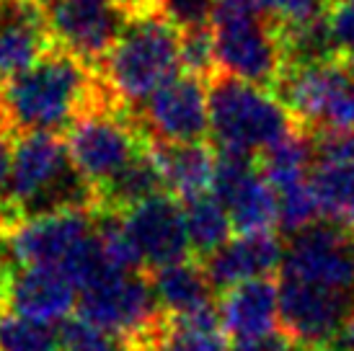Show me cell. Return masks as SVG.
I'll return each mask as SVG.
<instances>
[{
    "label": "cell",
    "instance_id": "obj_1",
    "mask_svg": "<svg viewBox=\"0 0 354 351\" xmlns=\"http://www.w3.org/2000/svg\"><path fill=\"white\" fill-rule=\"evenodd\" d=\"M117 101L99 70L55 47L29 70L0 83V122L13 135L73 127L86 111Z\"/></svg>",
    "mask_w": 354,
    "mask_h": 351
},
{
    "label": "cell",
    "instance_id": "obj_2",
    "mask_svg": "<svg viewBox=\"0 0 354 351\" xmlns=\"http://www.w3.org/2000/svg\"><path fill=\"white\" fill-rule=\"evenodd\" d=\"M0 205L13 225L59 209H96L91 184L75 171L65 140L29 132L13 142V160Z\"/></svg>",
    "mask_w": 354,
    "mask_h": 351
},
{
    "label": "cell",
    "instance_id": "obj_3",
    "mask_svg": "<svg viewBox=\"0 0 354 351\" xmlns=\"http://www.w3.org/2000/svg\"><path fill=\"white\" fill-rule=\"evenodd\" d=\"M181 70V31L156 8L129 13L117 44L101 65V78L122 106L135 111Z\"/></svg>",
    "mask_w": 354,
    "mask_h": 351
},
{
    "label": "cell",
    "instance_id": "obj_4",
    "mask_svg": "<svg viewBox=\"0 0 354 351\" xmlns=\"http://www.w3.org/2000/svg\"><path fill=\"white\" fill-rule=\"evenodd\" d=\"M297 129L274 91L217 73L209 78V137L217 150L259 158Z\"/></svg>",
    "mask_w": 354,
    "mask_h": 351
},
{
    "label": "cell",
    "instance_id": "obj_5",
    "mask_svg": "<svg viewBox=\"0 0 354 351\" xmlns=\"http://www.w3.org/2000/svg\"><path fill=\"white\" fill-rule=\"evenodd\" d=\"M272 91L308 135L354 132V62L349 59L287 65Z\"/></svg>",
    "mask_w": 354,
    "mask_h": 351
},
{
    "label": "cell",
    "instance_id": "obj_6",
    "mask_svg": "<svg viewBox=\"0 0 354 351\" xmlns=\"http://www.w3.org/2000/svg\"><path fill=\"white\" fill-rule=\"evenodd\" d=\"M217 70L256 86H274L287 65L282 37L254 0H217L212 16Z\"/></svg>",
    "mask_w": 354,
    "mask_h": 351
},
{
    "label": "cell",
    "instance_id": "obj_7",
    "mask_svg": "<svg viewBox=\"0 0 354 351\" xmlns=\"http://www.w3.org/2000/svg\"><path fill=\"white\" fill-rule=\"evenodd\" d=\"M65 145L75 171L96 191L148 150V137L127 106L104 101L68 129Z\"/></svg>",
    "mask_w": 354,
    "mask_h": 351
},
{
    "label": "cell",
    "instance_id": "obj_8",
    "mask_svg": "<svg viewBox=\"0 0 354 351\" xmlns=\"http://www.w3.org/2000/svg\"><path fill=\"white\" fill-rule=\"evenodd\" d=\"M78 315L129 341H140L163 321L148 276L119 269H106L78 290Z\"/></svg>",
    "mask_w": 354,
    "mask_h": 351
},
{
    "label": "cell",
    "instance_id": "obj_9",
    "mask_svg": "<svg viewBox=\"0 0 354 351\" xmlns=\"http://www.w3.org/2000/svg\"><path fill=\"white\" fill-rule=\"evenodd\" d=\"M55 44L99 70L117 44L129 13L117 0H37Z\"/></svg>",
    "mask_w": 354,
    "mask_h": 351
},
{
    "label": "cell",
    "instance_id": "obj_10",
    "mask_svg": "<svg viewBox=\"0 0 354 351\" xmlns=\"http://www.w3.org/2000/svg\"><path fill=\"white\" fill-rule=\"evenodd\" d=\"M282 276L318 284L354 300V230L339 222H315L290 235Z\"/></svg>",
    "mask_w": 354,
    "mask_h": 351
},
{
    "label": "cell",
    "instance_id": "obj_11",
    "mask_svg": "<svg viewBox=\"0 0 354 351\" xmlns=\"http://www.w3.org/2000/svg\"><path fill=\"white\" fill-rule=\"evenodd\" d=\"M132 114L150 142H205L209 135V86L189 73L176 75Z\"/></svg>",
    "mask_w": 354,
    "mask_h": 351
},
{
    "label": "cell",
    "instance_id": "obj_12",
    "mask_svg": "<svg viewBox=\"0 0 354 351\" xmlns=\"http://www.w3.org/2000/svg\"><path fill=\"white\" fill-rule=\"evenodd\" d=\"M209 194L227 209V217L233 222V233H274L277 194L261 176L259 158L230 153V150H217Z\"/></svg>",
    "mask_w": 354,
    "mask_h": 351
},
{
    "label": "cell",
    "instance_id": "obj_13",
    "mask_svg": "<svg viewBox=\"0 0 354 351\" xmlns=\"http://www.w3.org/2000/svg\"><path fill=\"white\" fill-rule=\"evenodd\" d=\"M96 230V209H59L21 220L0 235L3 251L16 266H62Z\"/></svg>",
    "mask_w": 354,
    "mask_h": 351
},
{
    "label": "cell",
    "instance_id": "obj_14",
    "mask_svg": "<svg viewBox=\"0 0 354 351\" xmlns=\"http://www.w3.org/2000/svg\"><path fill=\"white\" fill-rule=\"evenodd\" d=\"M352 310V297L279 274V323L297 346L326 349Z\"/></svg>",
    "mask_w": 354,
    "mask_h": 351
},
{
    "label": "cell",
    "instance_id": "obj_15",
    "mask_svg": "<svg viewBox=\"0 0 354 351\" xmlns=\"http://www.w3.org/2000/svg\"><path fill=\"white\" fill-rule=\"evenodd\" d=\"M119 217L148 272L187 261L192 254L187 215L176 196L158 194Z\"/></svg>",
    "mask_w": 354,
    "mask_h": 351
},
{
    "label": "cell",
    "instance_id": "obj_16",
    "mask_svg": "<svg viewBox=\"0 0 354 351\" xmlns=\"http://www.w3.org/2000/svg\"><path fill=\"white\" fill-rule=\"evenodd\" d=\"M75 297V284L57 266H19L3 284L0 310L55 325L70 318Z\"/></svg>",
    "mask_w": 354,
    "mask_h": 351
},
{
    "label": "cell",
    "instance_id": "obj_17",
    "mask_svg": "<svg viewBox=\"0 0 354 351\" xmlns=\"http://www.w3.org/2000/svg\"><path fill=\"white\" fill-rule=\"evenodd\" d=\"M310 186L321 215L354 230V132L315 137Z\"/></svg>",
    "mask_w": 354,
    "mask_h": 351
},
{
    "label": "cell",
    "instance_id": "obj_18",
    "mask_svg": "<svg viewBox=\"0 0 354 351\" xmlns=\"http://www.w3.org/2000/svg\"><path fill=\"white\" fill-rule=\"evenodd\" d=\"M55 47L37 0H0V83L29 70Z\"/></svg>",
    "mask_w": 354,
    "mask_h": 351
},
{
    "label": "cell",
    "instance_id": "obj_19",
    "mask_svg": "<svg viewBox=\"0 0 354 351\" xmlns=\"http://www.w3.org/2000/svg\"><path fill=\"white\" fill-rule=\"evenodd\" d=\"M282 258L285 248L274 233H256L227 240L223 248L207 256L202 266L217 292H225L236 284L269 279V274L279 269Z\"/></svg>",
    "mask_w": 354,
    "mask_h": 351
},
{
    "label": "cell",
    "instance_id": "obj_20",
    "mask_svg": "<svg viewBox=\"0 0 354 351\" xmlns=\"http://www.w3.org/2000/svg\"><path fill=\"white\" fill-rule=\"evenodd\" d=\"M217 312L225 336L233 341L256 339L277 331L279 321V284L272 279H254L220 292Z\"/></svg>",
    "mask_w": 354,
    "mask_h": 351
},
{
    "label": "cell",
    "instance_id": "obj_21",
    "mask_svg": "<svg viewBox=\"0 0 354 351\" xmlns=\"http://www.w3.org/2000/svg\"><path fill=\"white\" fill-rule=\"evenodd\" d=\"M150 155L163 176L166 191L176 196L181 205L212 191L217 150L207 142H187V145L150 142Z\"/></svg>",
    "mask_w": 354,
    "mask_h": 351
},
{
    "label": "cell",
    "instance_id": "obj_22",
    "mask_svg": "<svg viewBox=\"0 0 354 351\" xmlns=\"http://www.w3.org/2000/svg\"><path fill=\"white\" fill-rule=\"evenodd\" d=\"M142 351H230L217 305L187 315H163L156 328L140 339Z\"/></svg>",
    "mask_w": 354,
    "mask_h": 351
},
{
    "label": "cell",
    "instance_id": "obj_23",
    "mask_svg": "<svg viewBox=\"0 0 354 351\" xmlns=\"http://www.w3.org/2000/svg\"><path fill=\"white\" fill-rule=\"evenodd\" d=\"M150 284L163 315H187L212 305L215 287L205 266L197 261H178L150 272Z\"/></svg>",
    "mask_w": 354,
    "mask_h": 351
},
{
    "label": "cell",
    "instance_id": "obj_24",
    "mask_svg": "<svg viewBox=\"0 0 354 351\" xmlns=\"http://www.w3.org/2000/svg\"><path fill=\"white\" fill-rule=\"evenodd\" d=\"M158 194H168V191L163 184V176L150 155V140L145 153H140L114 178H109L106 184L93 191L96 212H111V215H122V212H127V209L142 205Z\"/></svg>",
    "mask_w": 354,
    "mask_h": 351
},
{
    "label": "cell",
    "instance_id": "obj_25",
    "mask_svg": "<svg viewBox=\"0 0 354 351\" xmlns=\"http://www.w3.org/2000/svg\"><path fill=\"white\" fill-rule=\"evenodd\" d=\"M184 215H187L192 254L197 256L199 261H205L207 256H212L217 248H223L230 240L233 222L227 217V209L212 194H205L199 199L187 202Z\"/></svg>",
    "mask_w": 354,
    "mask_h": 351
},
{
    "label": "cell",
    "instance_id": "obj_26",
    "mask_svg": "<svg viewBox=\"0 0 354 351\" xmlns=\"http://www.w3.org/2000/svg\"><path fill=\"white\" fill-rule=\"evenodd\" d=\"M57 346L55 325L0 310V351H55Z\"/></svg>",
    "mask_w": 354,
    "mask_h": 351
},
{
    "label": "cell",
    "instance_id": "obj_27",
    "mask_svg": "<svg viewBox=\"0 0 354 351\" xmlns=\"http://www.w3.org/2000/svg\"><path fill=\"white\" fill-rule=\"evenodd\" d=\"M57 336L62 351H142L140 341H129L124 336L104 331L99 325L83 321L80 315L59 323Z\"/></svg>",
    "mask_w": 354,
    "mask_h": 351
},
{
    "label": "cell",
    "instance_id": "obj_28",
    "mask_svg": "<svg viewBox=\"0 0 354 351\" xmlns=\"http://www.w3.org/2000/svg\"><path fill=\"white\" fill-rule=\"evenodd\" d=\"M321 205L310 178L297 186L277 191V227L285 235H295L321 220Z\"/></svg>",
    "mask_w": 354,
    "mask_h": 351
},
{
    "label": "cell",
    "instance_id": "obj_29",
    "mask_svg": "<svg viewBox=\"0 0 354 351\" xmlns=\"http://www.w3.org/2000/svg\"><path fill=\"white\" fill-rule=\"evenodd\" d=\"M181 68L197 78L217 75V52L212 26L181 31Z\"/></svg>",
    "mask_w": 354,
    "mask_h": 351
},
{
    "label": "cell",
    "instance_id": "obj_30",
    "mask_svg": "<svg viewBox=\"0 0 354 351\" xmlns=\"http://www.w3.org/2000/svg\"><path fill=\"white\" fill-rule=\"evenodd\" d=\"M148 6L166 16L178 31H189L212 23L217 0H148Z\"/></svg>",
    "mask_w": 354,
    "mask_h": 351
},
{
    "label": "cell",
    "instance_id": "obj_31",
    "mask_svg": "<svg viewBox=\"0 0 354 351\" xmlns=\"http://www.w3.org/2000/svg\"><path fill=\"white\" fill-rule=\"evenodd\" d=\"M326 23L334 55L354 62V0H328Z\"/></svg>",
    "mask_w": 354,
    "mask_h": 351
},
{
    "label": "cell",
    "instance_id": "obj_32",
    "mask_svg": "<svg viewBox=\"0 0 354 351\" xmlns=\"http://www.w3.org/2000/svg\"><path fill=\"white\" fill-rule=\"evenodd\" d=\"M230 351H300L297 341L285 331H272L266 336H256V339H243V341H233Z\"/></svg>",
    "mask_w": 354,
    "mask_h": 351
},
{
    "label": "cell",
    "instance_id": "obj_33",
    "mask_svg": "<svg viewBox=\"0 0 354 351\" xmlns=\"http://www.w3.org/2000/svg\"><path fill=\"white\" fill-rule=\"evenodd\" d=\"M13 140L16 135L10 132L3 122H0V194L6 189V181H8L10 173V160H13Z\"/></svg>",
    "mask_w": 354,
    "mask_h": 351
},
{
    "label": "cell",
    "instance_id": "obj_34",
    "mask_svg": "<svg viewBox=\"0 0 354 351\" xmlns=\"http://www.w3.org/2000/svg\"><path fill=\"white\" fill-rule=\"evenodd\" d=\"M326 351H354V310L344 318L342 328L336 331L334 341L326 346Z\"/></svg>",
    "mask_w": 354,
    "mask_h": 351
},
{
    "label": "cell",
    "instance_id": "obj_35",
    "mask_svg": "<svg viewBox=\"0 0 354 351\" xmlns=\"http://www.w3.org/2000/svg\"><path fill=\"white\" fill-rule=\"evenodd\" d=\"M117 3L127 10V13H135V10H140V8H145V6H148V0H117Z\"/></svg>",
    "mask_w": 354,
    "mask_h": 351
},
{
    "label": "cell",
    "instance_id": "obj_36",
    "mask_svg": "<svg viewBox=\"0 0 354 351\" xmlns=\"http://www.w3.org/2000/svg\"><path fill=\"white\" fill-rule=\"evenodd\" d=\"M13 227V222L8 220V215H6V209H3V205H0V235L6 233V230H10Z\"/></svg>",
    "mask_w": 354,
    "mask_h": 351
},
{
    "label": "cell",
    "instance_id": "obj_37",
    "mask_svg": "<svg viewBox=\"0 0 354 351\" xmlns=\"http://www.w3.org/2000/svg\"><path fill=\"white\" fill-rule=\"evenodd\" d=\"M300 351H326V349H315V346H300Z\"/></svg>",
    "mask_w": 354,
    "mask_h": 351
}]
</instances>
